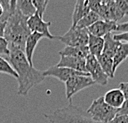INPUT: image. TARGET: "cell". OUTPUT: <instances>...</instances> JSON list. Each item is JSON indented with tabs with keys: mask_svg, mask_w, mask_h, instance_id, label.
I'll use <instances>...</instances> for the list:
<instances>
[{
	"mask_svg": "<svg viewBox=\"0 0 128 123\" xmlns=\"http://www.w3.org/2000/svg\"><path fill=\"white\" fill-rule=\"evenodd\" d=\"M9 50L7 60L18 74V95L27 96L30 90L42 82L46 76L43 71L38 70L29 63L24 51L10 46Z\"/></svg>",
	"mask_w": 128,
	"mask_h": 123,
	"instance_id": "cell-1",
	"label": "cell"
},
{
	"mask_svg": "<svg viewBox=\"0 0 128 123\" xmlns=\"http://www.w3.org/2000/svg\"><path fill=\"white\" fill-rule=\"evenodd\" d=\"M28 18L17 9L10 14L7 20L4 33V38L8 42L10 47L24 51L26 40L31 34V31L28 26Z\"/></svg>",
	"mask_w": 128,
	"mask_h": 123,
	"instance_id": "cell-2",
	"label": "cell"
},
{
	"mask_svg": "<svg viewBox=\"0 0 128 123\" xmlns=\"http://www.w3.org/2000/svg\"><path fill=\"white\" fill-rule=\"evenodd\" d=\"M44 117L52 123H99L96 122L86 111L72 104L63 108L57 109Z\"/></svg>",
	"mask_w": 128,
	"mask_h": 123,
	"instance_id": "cell-3",
	"label": "cell"
},
{
	"mask_svg": "<svg viewBox=\"0 0 128 123\" xmlns=\"http://www.w3.org/2000/svg\"><path fill=\"white\" fill-rule=\"evenodd\" d=\"M118 110L106 104L102 96L93 100L86 112L96 122L99 123H108L116 116Z\"/></svg>",
	"mask_w": 128,
	"mask_h": 123,
	"instance_id": "cell-4",
	"label": "cell"
},
{
	"mask_svg": "<svg viewBox=\"0 0 128 123\" xmlns=\"http://www.w3.org/2000/svg\"><path fill=\"white\" fill-rule=\"evenodd\" d=\"M57 38L66 47H85L88 44L89 32L88 29H79L71 27L62 36H57Z\"/></svg>",
	"mask_w": 128,
	"mask_h": 123,
	"instance_id": "cell-5",
	"label": "cell"
},
{
	"mask_svg": "<svg viewBox=\"0 0 128 123\" xmlns=\"http://www.w3.org/2000/svg\"><path fill=\"white\" fill-rule=\"evenodd\" d=\"M96 84L92 79L89 74L86 75H76L72 76L65 82L66 97L72 101V98L75 94L86 88Z\"/></svg>",
	"mask_w": 128,
	"mask_h": 123,
	"instance_id": "cell-6",
	"label": "cell"
},
{
	"mask_svg": "<svg viewBox=\"0 0 128 123\" xmlns=\"http://www.w3.org/2000/svg\"><path fill=\"white\" fill-rule=\"evenodd\" d=\"M86 69L94 82L100 86H106L108 83V76L104 72L98 60L93 55L89 54L86 58Z\"/></svg>",
	"mask_w": 128,
	"mask_h": 123,
	"instance_id": "cell-7",
	"label": "cell"
},
{
	"mask_svg": "<svg viewBox=\"0 0 128 123\" xmlns=\"http://www.w3.org/2000/svg\"><path fill=\"white\" fill-rule=\"evenodd\" d=\"M28 26L31 32H38L41 34H43L45 38L48 39H54L57 38V36H53L49 32V27L51 26V22H45L42 20V18H41L38 15V12H36L32 16L29 17L28 18Z\"/></svg>",
	"mask_w": 128,
	"mask_h": 123,
	"instance_id": "cell-8",
	"label": "cell"
},
{
	"mask_svg": "<svg viewBox=\"0 0 128 123\" xmlns=\"http://www.w3.org/2000/svg\"><path fill=\"white\" fill-rule=\"evenodd\" d=\"M43 74H44L46 78L47 76H52V78H57L59 81L65 83L72 76L76 75H86L88 73L80 72H76L75 70H72V69L58 66L56 65L51 66V68L47 69V70L43 71Z\"/></svg>",
	"mask_w": 128,
	"mask_h": 123,
	"instance_id": "cell-9",
	"label": "cell"
},
{
	"mask_svg": "<svg viewBox=\"0 0 128 123\" xmlns=\"http://www.w3.org/2000/svg\"><path fill=\"white\" fill-rule=\"evenodd\" d=\"M117 22L107 20H98L88 28L89 33L100 38H103L108 33L116 32Z\"/></svg>",
	"mask_w": 128,
	"mask_h": 123,
	"instance_id": "cell-10",
	"label": "cell"
},
{
	"mask_svg": "<svg viewBox=\"0 0 128 123\" xmlns=\"http://www.w3.org/2000/svg\"><path fill=\"white\" fill-rule=\"evenodd\" d=\"M57 66L70 68L76 72H80L88 73L86 69V59L68 57V56H61V59Z\"/></svg>",
	"mask_w": 128,
	"mask_h": 123,
	"instance_id": "cell-11",
	"label": "cell"
},
{
	"mask_svg": "<svg viewBox=\"0 0 128 123\" xmlns=\"http://www.w3.org/2000/svg\"><path fill=\"white\" fill-rule=\"evenodd\" d=\"M103 98L106 104H108L109 106L116 109L121 108L124 102L126 101L123 92L119 88H113L112 90L106 92V94L103 96Z\"/></svg>",
	"mask_w": 128,
	"mask_h": 123,
	"instance_id": "cell-12",
	"label": "cell"
},
{
	"mask_svg": "<svg viewBox=\"0 0 128 123\" xmlns=\"http://www.w3.org/2000/svg\"><path fill=\"white\" fill-rule=\"evenodd\" d=\"M43 38H45V36L43 34H41V33H38V32H31V34L28 37L26 40L24 52L27 57L28 61L29 62V63L31 64L32 66H33L32 57H33L34 51L36 49V47H37L38 43L39 42V41Z\"/></svg>",
	"mask_w": 128,
	"mask_h": 123,
	"instance_id": "cell-13",
	"label": "cell"
},
{
	"mask_svg": "<svg viewBox=\"0 0 128 123\" xmlns=\"http://www.w3.org/2000/svg\"><path fill=\"white\" fill-rule=\"evenodd\" d=\"M91 12V7L88 0H76L72 14V27H76L80 20Z\"/></svg>",
	"mask_w": 128,
	"mask_h": 123,
	"instance_id": "cell-14",
	"label": "cell"
},
{
	"mask_svg": "<svg viewBox=\"0 0 128 123\" xmlns=\"http://www.w3.org/2000/svg\"><path fill=\"white\" fill-rule=\"evenodd\" d=\"M113 32L108 33L106 36H104V48L102 54H105L108 57L113 58L116 55V51L121 45V42L116 41L113 37Z\"/></svg>",
	"mask_w": 128,
	"mask_h": 123,
	"instance_id": "cell-15",
	"label": "cell"
},
{
	"mask_svg": "<svg viewBox=\"0 0 128 123\" xmlns=\"http://www.w3.org/2000/svg\"><path fill=\"white\" fill-rule=\"evenodd\" d=\"M90 54L98 58L102 54L104 48V38L94 36L89 33V39L88 44Z\"/></svg>",
	"mask_w": 128,
	"mask_h": 123,
	"instance_id": "cell-16",
	"label": "cell"
},
{
	"mask_svg": "<svg viewBox=\"0 0 128 123\" xmlns=\"http://www.w3.org/2000/svg\"><path fill=\"white\" fill-rule=\"evenodd\" d=\"M58 53L60 56H68V57L86 59L90 54V52L88 46H85V47H66Z\"/></svg>",
	"mask_w": 128,
	"mask_h": 123,
	"instance_id": "cell-17",
	"label": "cell"
},
{
	"mask_svg": "<svg viewBox=\"0 0 128 123\" xmlns=\"http://www.w3.org/2000/svg\"><path fill=\"white\" fill-rule=\"evenodd\" d=\"M128 58V42H122L118 49L116 51V55L113 58V69L112 72L115 76L117 68L123 62Z\"/></svg>",
	"mask_w": 128,
	"mask_h": 123,
	"instance_id": "cell-18",
	"label": "cell"
},
{
	"mask_svg": "<svg viewBox=\"0 0 128 123\" xmlns=\"http://www.w3.org/2000/svg\"><path fill=\"white\" fill-rule=\"evenodd\" d=\"M101 19V17L99 16L98 14H96V12L93 11H91L76 24V28L79 29H88L93 24H95L96 22Z\"/></svg>",
	"mask_w": 128,
	"mask_h": 123,
	"instance_id": "cell-19",
	"label": "cell"
},
{
	"mask_svg": "<svg viewBox=\"0 0 128 123\" xmlns=\"http://www.w3.org/2000/svg\"><path fill=\"white\" fill-rule=\"evenodd\" d=\"M16 9L28 18L36 14V8L33 6L32 0H17Z\"/></svg>",
	"mask_w": 128,
	"mask_h": 123,
	"instance_id": "cell-20",
	"label": "cell"
},
{
	"mask_svg": "<svg viewBox=\"0 0 128 123\" xmlns=\"http://www.w3.org/2000/svg\"><path fill=\"white\" fill-rule=\"evenodd\" d=\"M97 60H98L100 66H102V70L108 76V78H113L114 75L113 72H112V69H113V58H110L105 54H102L97 58Z\"/></svg>",
	"mask_w": 128,
	"mask_h": 123,
	"instance_id": "cell-21",
	"label": "cell"
},
{
	"mask_svg": "<svg viewBox=\"0 0 128 123\" xmlns=\"http://www.w3.org/2000/svg\"><path fill=\"white\" fill-rule=\"evenodd\" d=\"M0 72L8 74L9 76H14L16 79L18 78V74L16 73V72L14 71L12 66L10 65L8 61L4 57H0Z\"/></svg>",
	"mask_w": 128,
	"mask_h": 123,
	"instance_id": "cell-22",
	"label": "cell"
},
{
	"mask_svg": "<svg viewBox=\"0 0 128 123\" xmlns=\"http://www.w3.org/2000/svg\"><path fill=\"white\" fill-rule=\"evenodd\" d=\"M48 2L49 0H32L33 6L36 8V12H38L41 18H42L44 14Z\"/></svg>",
	"mask_w": 128,
	"mask_h": 123,
	"instance_id": "cell-23",
	"label": "cell"
},
{
	"mask_svg": "<svg viewBox=\"0 0 128 123\" xmlns=\"http://www.w3.org/2000/svg\"><path fill=\"white\" fill-rule=\"evenodd\" d=\"M9 43L5 38H0V57L4 56L8 58L9 56Z\"/></svg>",
	"mask_w": 128,
	"mask_h": 123,
	"instance_id": "cell-24",
	"label": "cell"
},
{
	"mask_svg": "<svg viewBox=\"0 0 128 123\" xmlns=\"http://www.w3.org/2000/svg\"><path fill=\"white\" fill-rule=\"evenodd\" d=\"M115 4H116V8L122 14V16L124 17L125 15L128 14V5L125 2V0H116Z\"/></svg>",
	"mask_w": 128,
	"mask_h": 123,
	"instance_id": "cell-25",
	"label": "cell"
},
{
	"mask_svg": "<svg viewBox=\"0 0 128 123\" xmlns=\"http://www.w3.org/2000/svg\"><path fill=\"white\" fill-rule=\"evenodd\" d=\"M114 38L116 41H119L121 42H128V32H121V33H114Z\"/></svg>",
	"mask_w": 128,
	"mask_h": 123,
	"instance_id": "cell-26",
	"label": "cell"
},
{
	"mask_svg": "<svg viewBox=\"0 0 128 123\" xmlns=\"http://www.w3.org/2000/svg\"><path fill=\"white\" fill-rule=\"evenodd\" d=\"M108 123H128V116L127 115L116 116Z\"/></svg>",
	"mask_w": 128,
	"mask_h": 123,
	"instance_id": "cell-27",
	"label": "cell"
},
{
	"mask_svg": "<svg viewBox=\"0 0 128 123\" xmlns=\"http://www.w3.org/2000/svg\"><path fill=\"white\" fill-rule=\"evenodd\" d=\"M121 115H127L128 116V99L124 102L122 106L118 110V113L116 116H121Z\"/></svg>",
	"mask_w": 128,
	"mask_h": 123,
	"instance_id": "cell-28",
	"label": "cell"
},
{
	"mask_svg": "<svg viewBox=\"0 0 128 123\" xmlns=\"http://www.w3.org/2000/svg\"><path fill=\"white\" fill-rule=\"evenodd\" d=\"M116 32H120V33L128 32V22H122V24H117Z\"/></svg>",
	"mask_w": 128,
	"mask_h": 123,
	"instance_id": "cell-29",
	"label": "cell"
},
{
	"mask_svg": "<svg viewBox=\"0 0 128 123\" xmlns=\"http://www.w3.org/2000/svg\"><path fill=\"white\" fill-rule=\"evenodd\" d=\"M119 88L121 89L122 92H123L126 100L128 99V82H121L119 85Z\"/></svg>",
	"mask_w": 128,
	"mask_h": 123,
	"instance_id": "cell-30",
	"label": "cell"
},
{
	"mask_svg": "<svg viewBox=\"0 0 128 123\" xmlns=\"http://www.w3.org/2000/svg\"><path fill=\"white\" fill-rule=\"evenodd\" d=\"M0 4L4 7V10L8 14H11L10 12V0H0Z\"/></svg>",
	"mask_w": 128,
	"mask_h": 123,
	"instance_id": "cell-31",
	"label": "cell"
},
{
	"mask_svg": "<svg viewBox=\"0 0 128 123\" xmlns=\"http://www.w3.org/2000/svg\"><path fill=\"white\" fill-rule=\"evenodd\" d=\"M7 21L0 22V38H4V33H5V28H6Z\"/></svg>",
	"mask_w": 128,
	"mask_h": 123,
	"instance_id": "cell-32",
	"label": "cell"
},
{
	"mask_svg": "<svg viewBox=\"0 0 128 123\" xmlns=\"http://www.w3.org/2000/svg\"><path fill=\"white\" fill-rule=\"evenodd\" d=\"M16 6L17 0H10V12H11V14L16 11Z\"/></svg>",
	"mask_w": 128,
	"mask_h": 123,
	"instance_id": "cell-33",
	"label": "cell"
},
{
	"mask_svg": "<svg viewBox=\"0 0 128 123\" xmlns=\"http://www.w3.org/2000/svg\"><path fill=\"white\" fill-rule=\"evenodd\" d=\"M115 1H116V0H102V4L104 5H107V4H112V2H113Z\"/></svg>",
	"mask_w": 128,
	"mask_h": 123,
	"instance_id": "cell-34",
	"label": "cell"
},
{
	"mask_svg": "<svg viewBox=\"0 0 128 123\" xmlns=\"http://www.w3.org/2000/svg\"><path fill=\"white\" fill-rule=\"evenodd\" d=\"M125 2H126V4H127V5H128V0H125Z\"/></svg>",
	"mask_w": 128,
	"mask_h": 123,
	"instance_id": "cell-35",
	"label": "cell"
}]
</instances>
